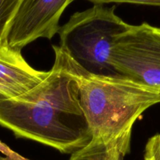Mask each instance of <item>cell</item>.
Masks as SVG:
<instances>
[{"mask_svg":"<svg viewBox=\"0 0 160 160\" xmlns=\"http://www.w3.org/2000/svg\"><path fill=\"white\" fill-rule=\"evenodd\" d=\"M52 48L54 63L43 81L18 96L0 99V126L17 138L73 154L90 142L91 134L65 52Z\"/></svg>","mask_w":160,"mask_h":160,"instance_id":"cell-1","label":"cell"},{"mask_svg":"<svg viewBox=\"0 0 160 160\" xmlns=\"http://www.w3.org/2000/svg\"><path fill=\"white\" fill-rule=\"evenodd\" d=\"M65 53L91 134L90 142L69 160H124L134 123L160 103V91L125 77L92 74Z\"/></svg>","mask_w":160,"mask_h":160,"instance_id":"cell-2","label":"cell"},{"mask_svg":"<svg viewBox=\"0 0 160 160\" xmlns=\"http://www.w3.org/2000/svg\"><path fill=\"white\" fill-rule=\"evenodd\" d=\"M115 8L95 4L73 13L58 31L59 46L92 74L120 76L111 63V52L117 38L131 24L116 14Z\"/></svg>","mask_w":160,"mask_h":160,"instance_id":"cell-3","label":"cell"},{"mask_svg":"<svg viewBox=\"0 0 160 160\" xmlns=\"http://www.w3.org/2000/svg\"><path fill=\"white\" fill-rule=\"evenodd\" d=\"M110 60L120 76L160 91V28L131 24L114 42Z\"/></svg>","mask_w":160,"mask_h":160,"instance_id":"cell-4","label":"cell"},{"mask_svg":"<svg viewBox=\"0 0 160 160\" xmlns=\"http://www.w3.org/2000/svg\"><path fill=\"white\" fill-rule=\"evenodd\" d=\"M74 0H22L3 42L20 50L39 38H52L59 29V20Z\"/></svg>","mask_w":160,"mask_h":160,"instance_id":"cell-5","label":"cell"},{"mask_svg":"<svg viewBox=\"0 0 160 160\" xmlns=\"http://www.w3.org/2000/svg\"><path fill=\"white\" fill-rule=\"evenodd\" d=\"M48 74V71L38 70L31 67L20 50L0 42V88L12 97L29 91Z\"/></svg>","mask_w":160,"mask_h":160,"instance_id":"cell-6","label":"cell"},{"mask_svg":"<svg viewBox=\"0 0 160 160\" xmlns=\"http://www.w3.org/2000/svg\"><path fill=\"white\" fill-rule=\"evenodd\" d=\"M22 0H0V42H3L5 35L13 19Z\"/></svg>","mask_w":160,"mask_h":160,"instance_id":"cell-7","label":"cell"},{"mask_svg":"<svg viewBox=\"0 0 160 160\" xmlns=\"http://www.w3.org/2000/svg\"><path fill=\"white\" fill-rule=\"evenodd\" d=\"M145 160H160V133L150 138L145 148Z\"/></svg>","mask_w":160,"mask_h":160,"instance_id":"cell-8","label":"cell"},{"mask_svg":"<svg viewBox=\"0 0 160 160\" xmlns=\"http://www.w3.org/2000/svg\"><path fill=\"white\" fill-rule=\"evenodd\" d=\"M87 1L94 3V5H104L109 3H130V4L146 5V6L160 7V0H87Z\"/></svg>","mask_w":160,"mask_h":160,"instance_id":"cell-9","label":"cell"},{"mask_svg":"<svg viewBox=\"0 0 160 160\" xmlns=\"http://www.w3.org/2000/svg\"><path fill=\"white\" fill-rule=\"evenodd\" d=\"M0 152L9 160H30L11 149L7 145L0 141Z\"/></svg>","mask_w":160,"mask_h":160,"instance_id":"cell-10","label":"cell"},{"mask_svg":"<svg viewBox=\"0 0 160 160\" xmlns=\"http://www.w3.org/2000/svg\"><path fill=\"white\" fill-rule=\"evenodd\" d=\"M12 95L9 93L8 92L5 91L4 89L0 88V99L1 98H12Z\"/></svg>","mask_w":160,"mask_h":160,"instance_id":"cell-11","label":"cell"},{"mask_svg":"<svg viewBox=\"0 0 160 160\" xmlns=\"http://www.w3.org/2000/svg\"><path fill=\"white\" fill-rule=\"evenodd\" d=\"M0 160H9V159H8V158L5 157V156H0Z\"/></svg>","mask_w":160,"mask_h":160,"instance_id":"cell-12","label":"cell"}]
</instances>
